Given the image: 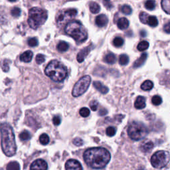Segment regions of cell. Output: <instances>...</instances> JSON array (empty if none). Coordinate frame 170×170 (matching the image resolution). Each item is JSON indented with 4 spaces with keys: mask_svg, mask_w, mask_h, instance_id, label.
Wrapping results in <instances>:
<instances>
[{
    "mask_svg": "<svg viewBox=\"0 0 170 170\" xmlns=\"http://www.w3.org/2000/svg\"><path fill=\"white\" fill-rule=\"evenodd\" d=\"M83 158L89 167L100 169L106 166L111 159V156L109 150L98 147L87 149L84 153Z\"/></svg>",
    "mask_w": 170,
    "mask_h": 170,
    "instance_id": "1",
    "label": "cell"
},
{
    "mask_svg": "<svg viewBox=\"0 0 170 170\" xmlns=\"http://www.w3.org/2000/svg\"><path fill=\"white\" fill-rule=\"evenodd\" d=\"M2 148L4 154L11 157L15 154L17 146L13 129L7 123L2 124L1 126Z\"/></svg>",
    "mask_w": 170,
    "mask_h": 170,
    "instance_id": "2",
    "label": "cell"
},
{
    "mask_svg": "<svg viewBox=\"0 0 170 170\" xmlns=\"http://www.w3.org/2000/svg\"><path fill=\"white\" fill-rule=\"evenodd\" d=\"M45 72L51 80L58 82L63 81L68 75L66 67L56 60L50 62L45 68Z\"/></svg>",
    "mask_w": 170,
    "mask_h": 170,
    "instance_id": "3",
    "label": "cell"
},
{
    "mask_svg": "<svg viewBox=\"0 0 170 170\" xmlns=\"http://www.w3.org/2000/svg\"><path fill=\"white\" fill-rule=\"evenodd\" d=\"M65 31L68 35L75 39L77 43H82L88 38V33L82 24L78 21H72L66 25Z\"/></svg>",
    "mask_w": 170,
    "mask_h": 170,
    "instance_id": "4",
    "label": "cell"
},
{
    "mask_svg": "<svg viewBox=\"0 0 170 170\" xmlns=\"http://www.w3.org/2000/svg\"><path fill=\"white\" fill-rule=\"evenodd\" d=\"M47 11L39 8H33L29 11L28 24L33 29H37L47 19Z\"/></svg>",
    "mask_w": 170,
    "mask_h": 170,
    "instance_id": "5",
    "label": "cell"
},
{
    "mask_svg": "<svg viewBox=\"0 0 170 170\" xmlns=\"http://www.w3.org/2000/svg\"><path fill=\"white\" fill-rule=\"evenodd\" d=\"M148 134V128L143 123L140 122H132L128 128V136L135 141L144 139Z\"/></svg>",
    "mask_w": 170,
    "mask_h": 170,
    "instance_id": "6",
    "label": "cell"
},
{
    "mask_svg": "<svg viewBox=\"0 0 170 170\" xmlns=\"http://www.w3.org/2000/svg\"><path fill=\"white\" fill-rule=\"evenodd\" d=\"M170 156L166 151L160 150L156 152L151 157V163L152 166L157 168L161 169L165 167L169 161Z\"/></svg>",
    "mask_w": 170,
    "mask_h": 170,
    "instance_id": "7",
    "label": "cell"
},
{
    "mask_svg": "<svg viewBox=\"0 0 170 170\" xmlns=\"http://www.w3.org/2000/svg\"><path fill=\"white\" fill-rule=\"evenodd\" d=\"M90 82H91V78L90 76L86 75L82 77L74 86L72 89V96L75 97H78L82 95L88 88Z\"/></svg>",
    "mask_w": 170,
    "mask_h": 170,
    "instance_id": "8",
    "label": "cell"
},
{
    "mask_svg": "<svg viewBox=\"0 0 170 170\" xmlns=\"http://www.w3.org/2000/svg\"><path fill=\"white\" fill-rule=\"evenodd\" d=\"M77 14V10L75 9H69L61 11L56 16V24H57L58 26L63 25V24H65L68 21L75 18Z\"/></svg>",
    "mask_w": 170,
    "mask_h": 170,
    "instance_id": "9",
    "label": "cell"
},
{
    "mask_svg": "<svg viewBox=\"0 0 170 170\" xmlns=\"http://www.w3.org/2000/svg\"><path fill=\"white\" fill-rule=\"evenodd\" d=\"M47 163L42 159L34 161L30 166V170H47Z\"/></svg>",
    "mask_w": 170,
    "mask_h": 170,
    "instance_id": "10",
    "label": "cell"
},
{
    "mask_svg": "<svg viewBox=\"0 0 170 170\" xmlns=\"http://www.w3.org/2000/svg\"><path fill=\"white\" fill-rule=\"evenodd\" d=\"M66 170H82V165L78 161L71 159L68 160L65 163Z\"/></svg>",
    "mask_w": 170,
    "mask_h": 170,
    "instance_id": "11",
    "label": "cell"
},
{
    "mask_svg": "<svg viewBox=\"0 0 170 170\" xmlns=\"http://www.w3.org/2000/svg\"><path fill=\"white\" fill-rule=\"evenodd\" d=\"M94 48L93 45H88V47L82 49L80 52H79L77 55V59L78 63H82L84 59L87 57V56L89 54V53L91 51V50Z\"/></svg>",
    "mask_w": 170,
    "mask_h": 170,
    "instance_id": "12",
    "label": "cell"
},
{
    "mask_svg": "<svg viewBox=\"0 0 170 170\" xmlns=\"http://www.w3.org/2000/svg\"><path fill=\"white\" fill-rule=\"evenodd\" d=\"M140 148L141 151H143L144 153L149 152L153 149V148H154V144H153L151 141L146 140L141 143Z\"/></svg>",
    "mask_w": 170,
    "mask_h": 170,
    "instance_id": "13",
    "label": "cell"
},
{
    "mask_svg": "<svg viewBox=\"0 0 170 170\" xmlns=\"http://www.w3.org/2000/svg\"><path fill=\"white\" fill-rule=\"evenodd\" d=\"M108 22H109V19H108L107 17L104 14L98 15L95 19L96 25L99 27H104L107 25Z\"/></svg>",
    "mask_w": 170,
    "mask_h": 170,
    "instance_id": "14",
    "label": "cell"
},
{
    "mask_svg": "<svg viewBox=\"0 0 170 170\" xmlns=\"http://www.w3.org/2000/svg\"><path fill=\"white\" fill-rule=\"evenodd\" d=\"M93 86L94 87L99 91L100 93H101L102 94H106L109 92V88L107 87H106L105 85H104L103 83L100 81H95L93 82Z\"/></svg>",
    "mask_w": 170,
    "mask_h": 170,
    "instance_id": "15",
    "label": "cell"
},
{
    "mask_svg": "<svg viewBox=\"0 0 170 170\" xmlns=\"http://www.w3.org/2000/svg\"><path fill=\"white\" fill-rule=\"evenodd\" d=\"M134 106L137 109H143L146 107V98L144 96H139L135 99L134 103Z\"/></svg>",
    "mask_w": 170,
    "mask_h": 170,
    "instance_id": "16",
    "label": "cell"
},
{
    "mask_svg": "<svg viewBox=\"0 0 170 170\" xmlns=\"http://www.w3.org/2000/svg\"><path fill=\"white\" fill-rule=\"evenodd\" d=\"M33 59V53L31 50H26L24 53H23L20 56V61L24 62V63H29Z\"/></svg>",
    "mask_w": 170,
    "mask_h": 170,
    "instance_id": "17",
    "label": "cell"
},
{
    "mask_svg": "<svg viewBox=\"0 0 170 170\" xmlns=\"http://www.w3.org/2000/svg\"><path fill=\"white\" fill-rule=\"evenodd\" d=\"M147 58H148V54L147 53H143L142 55H141L140 57L137 59L134 62V63L133 65L134 68H138L140 67L141 66H142L144 65V63H145V61H146Z\"/></svg>",
    "mask_w": 170,
    "mask_h": 170,
    "instance_id": "18",
    "label": "cell"
},
{
    "mask_svg": "<svg viewBox=\"0 0 170 170\" xmlns=\"http://www.w3.org/2000/svg\"><path fill=\"white\" fill-rule=\"evenodd\" d=\"M117 25L120 29H122V30L126 29L129 26V21L125 18H120L118 19L117 22Z\"/></svg>",
    "mask_w": 170,
    "mask_h": 170,
    "instance_id": "19",
    "label": "cell"
},
{
    "mask_svg": "<svg viewBox=\"0 0 170 170\" xmlns=\"http://www.w3.org/2000/svg\"><path fill=\"white\" fill-rule=\"evenodd\" d=\"M116 61V56L114 53H108L104 57V61L106 62V63L110 64V65H112V64L115 63Z\"/></svg>",
    "mask_w": 170,
    "mask_h": 170,
    "instance_id": "20",
    "label": "cell"
},
{
    "mask_svg": "<svg viewBox=\"0 0 170 170\" xmlns=\"http://www.w3.org/2000/svg\"><path fill=\"white\" fill-rule=\"evenodd\" d=\"M69 45L65 41H61L59 43V44L56 46V49L60 52H65L69 49Z\"/></svg>",
    "mask_w": 170,
    "mask_h": 170,
    "instance_id": "21",
    "label": "cell"
},
{
    "mask_svg": "<svg viewBox=\"0 0 170 170\" xmlns=\"http://www.w3.org/2000/svg\"><path fill=\"white\" fill-rule=\"evenodd\" d=\"M154 87V83H153L151 81H144L142 84L141 85V88L145 91H148V90H150Z\"/></svg>",
    "mask_w": 170,
    "mask_h": 170,
    "instance_id": "22",
    "label": "cell"
},
{
    "mask_svg": "<svg viewBox=\"0 0 170 170\" xmlns=\"http://www.w3.org/2000/svg\"><path fill=\"white\" fill-rule=\"evenodd\" d=\"M90 11H91L93 13H98L100 11V5L96 2H91L89 5Z\"/></svg>",
    "mask_w": 170,
    "mask_h": 170,
    "instance_id": "23",
    "label": "cell"
},
{
    "mask_svg": "<svg viewBox=\"0 0 170 170\" xmlns=\"http://www.w3.org/2000/svg\"><path fill=\"white\" fill-rule=\"evenodd\" d=\"M161 4L163 10L170 15V0H162Z\"/></svg>",
    "mask_w": 170,
    "mask_h": 170,
    "instance_id": "24",
    "label": "cell"
},
{
    "mask_svg": "<svg viewBox=\"0 0 170 170\" xmlns=\"http://www.w3.org/2000/svg\"><path fill=\"white\" fill-rule=\"evenodd\" d=\"M19 137L22 141H27L31 139V134L29 131H27V130H24V131L20 133Z\"/></svg>",
    "mask_w": 170,
    "mask_h": 170,
    "instance_id": "25",
    "label": "cell"
},
{
    "mask_svg": "<svg viewBox=\"0 0 170 170\" xmlns=\"http://www.w3.org/2000/svg\"><path fill=\"white\" fill-rule=\"evenodd\" d=\"M147 24H148L151 27H156L158 25V20L156 16H149V18L148 19V23Z\"/></svg>",
    "mask_w": 170,
    "mask_h": 170,
    "instance_id": "26",
    "label": "cell"
},
{
    "mask_svg": "<svg viewBox=\"0 0 170 170\" xmlns=\"http://www.w3.org/2000/svg\"><path fill=\"white\" fill-rule=\"evenodd\" d=\"M7 170H20V166L18 162H11L7 166Z\"/></svg>",
    "mask_w": 170,
    "mask_h": 170,
    "instance_id": "27",
    "label": "cell"
},
{
    "mask_svg": "<svg viewBox=\"0 0 170 170\" xmlns=\"http://www.w3.org/2000/svg\"><path fill=\"white\" fill-rule=\"evenodd\" d=\"M129 63V57L126 54H122L120 56L119 58V63L121 65H126Z\"/></svg>",
    "mask_w": 170,
    "mask_h": 170,
    "instance_id": "28",
    "label": "cell"
},
{
    "mask_svg": "<svg viewBox=\"0 0 170 170\" xmlns=\"http://www.w3.org/2000/svg\"><path fill=\"white\" fill-rule=\"evenodd\" d=\"M149 47V43L146 41H141L137 47V49L140 51H144V50H146V49H148Z\"/></svg>",
    "mask_w": 170,
    "mask_h": 170,
    "instance_id": "29",
    "label": "cell"
},
{
    "mask_svg": "<svg viewBox=\"0 0 170 170\" xmlns=\"http://www.w3.org/2000/svg\"><path fill=\"white\" fill-rule=\"evenodd\" d=\"M145 8L148 10H154L156 8V2L154 0H147L145 3Z\"/></svg>",
    "mask_w": 170,
    "mask_h": 170,
    "instance_id": "30",
    "label": "cell"
},
{
    "mask_svg": "<svg viewBox=\"0 0 170 170\" xmlns=\"http://www.w3.org/2000/svg\"><path fill=\"white\" fill-rule=\"evenodd\" d=\"M39 141L43 145H47L49 142V137L46 134H43L39 137Z\"/></svg>",
    "mask_w": 170,
    "mask_h": 170,
    "instance_id": "31",
    "label": "cell"
},
{
    "mask_svg": "<svg viewBox=\"0 0 170 170\" xmlns=\"http://www.w3.org/2000/svg\"><path fill=\"white\" fill-rule=\"evenodd\" d=\"M124 44V39L120 37H117L113 40V45L116 47H120Z\"/></svg>",
    "mask_w": 170,
    "mask_h": 170,
    "instance_id": "32",
    "label": "cell"
},
{
    "mask_svg": "<svg viewBox=\"0 0 170 170\" xmlns=\"http://www.w3.org/2000/svg\"><path fill=\"white\" fill-rule=\"evenodd\" d=\"M116 129L113 127V126H109L106 128V133L108 136L109 137H112L114 136V135L116 134Z\"/></svg>",
    "mask_w": 170,
    "mask_h": 170,
    "instance_id": "33",
    "label": "cell"
},
{
    "mask_svg": "<svg viewBox=\"0 0 170 170\" xmlns=\"http://www.w3.org/2000/svg\"><path fill=\"white\" fill-rule=\"evenodd\" d=\"M121 11L125 15H130L132 12V9L130 5H124L121 8Z\"/></svg>",
    "mask_w": 170,
    "mask_h": 170,
    "instance_id": "34",
    "label": "cell"
},
{
    "mask_svg": "<svg viewBox=\"0 0 170 170\" xmlns=\"http://www.w3.org/2000/svg\"><path fill=\"white\" fill-rule=\"evenodd\" d=\"M151 103L155 105V106H159L162 103V99L160 96L156 95V96H153V98L151 99Z\"/></svg>",
    "mask_w": 170,
    "mask_h": 170,
    "instance_id": "35",
    "label": "cell"
},
{
    "mask_svg": "<svg viewBox=\"0 0 170 170\" xmlns=\"http://www.w3.org/2000/svg\"><path fill=\"white\" fill-rule=\"evenodd\" d=\"M149 15L147 14L145 12H141L140 14V20L141 23H143L144 24H147L148 23V19L149 18Z\"/></svg>",
    "mask_w": 170,
    "mask_h": 170,
    "instance_id": "36",
    "label": "cell"
},
{
    "mask_svg": "<svg viewBox=\"0 0 170 170\" xmlns=\"http://www.w3.org/2000/svg\"><path fill=\"white\" fill-rule=\"evenodd\" d=\"M21 11L19 8H14L12 9V10L11 11V14L14 18H19V17L21 15Z\"/></svg>",
    "mask_w": 170,
    "mask_h": 170,
    "instance_id": "37",
    "label": "cell"
},
{
    "mask_svg": "<svg viewBox=\"0 0 170 170\" xmlns=\"http://www.w3.org/2000/svg\"><path fill=\"white\" fill-rule=\"evenodd\" d=\"M79 114L82 117H88L90 115V110L87 109V108H82L80 111H79Z\"/></svg>",
    "mask_w": 170,
    "mask_h": 170,
    "instance_id": "38",
    "label": "cell"
},
{
    "mask_svg": "<svg viewBox=\"0 0 170 170\" xmlns=\"http://www.w3.org/2000/svg\"><path fill=\"white\" fill-rule=\"evenodd\" d=\"M27 43H28V45H29L30 47H34L37 46L39 42H38L37 39L36 37H33V38L29 39V40H28Z\"/></svg>",
    "mask_w": 170,
    "mask_h": 170,
    "instance_id": "39",
    "label": "cell"
},
{
    "mask_svg": "<svg viewBox=\"0 0 170 170\" xmlns=\"http://www.w3.org/2000/svg\"><path fill=\"white\" fill-rule=\"evenodd\" d=\"M35 61H36V63L38 64V65H41L42 63H43L45 61V56L42 54H38L37 56H36V58H35Z\"/></svg>",
    "mask_w": 170,
    "mask_h": 170,
    "instance_id": "40",
    "label": "cell"
},
{
    "mask_svg": "<svg viewBox=\"0 0 170 170\" xmlns=\"http://www.w3.org/2000/svg\"><path fill=\"white\" fill-rule=\"evenodd\" d=\"M98 103L96 100H93L90 102V107L93 111H96L98 109Z\"/></svg>",
    "mask_w": 170,
    "mask_h": 170,
    "instance_id": "41",
    "label": "cell"
},
{
    "mask_svg": "<svg viewBox=\"0 0 170 170\" xmlns=\"http://www.w3.org/2000/svg\"><path fill=\"white\" fill-rule=\"evenodd\" d=\"M72 143L77 146H81L83 144V140L81 138H77L72 140Z\"/></svg>",
    "mask_w": 170,
    "mask_h": 170,
    "instance_id": "42",
    "label": "cell"
},
{
    "mask_svg": "<svg viewBox=\"0 0 170 170\" xmlns=\"http://www.w3.org/2000/svg\"><path fill=\"white\" fill-rule=\"evenodd\" d=\"M53 122L55 126H59L61 122V119L59 116H55L53 118Z\"/></svg>",
    "mask_w": 170,
    "mask_h": 170,
    "instance_id": "43",
    "label": "cell"
},
{
    "mask_svg": "<svg viewBox=\"0 0 170 170\" xmlns=\"http://www.w3.org/2000/svg\"><path fill=\"white\" fill-rule=\"evenodd\" d=\"M3 71L4 72H8L9 70V65L7 61H4L3 64V66H2Z\"/></svg>",
    "mask_w": 170,
    "mask_h": 170,
    "instance_id": "44",
    "label": "cell"
},
{
    "mask_svg": "<svg viewBox=\"0 0 170 170\" xmlns=\"http://www.w3.org/2000/svg\"><path fill=\"white\" fill-rule=\"evenodd\" d=\"M163 30L167 33H170V22H168L163 26Z\"/></svg>",
    "mask_w": 170,
    "mask_h": 170,
    "instance_id": "45",
    "label": "cell"
},
{
    "mask_svg": "<svg viewBox=\"0 0 170 170\" xmlns=\"http://www.w3.org/2000/svg\"><path fill=\"white\" fill-rule=\"evenodd\" d=\"M108 113V111L105 109H101L99 112H98V114L99 116H104Z\"/></svg>",
    "mask_w": 170,
    "mask_h": 170,
    "instance_id": "46",
    "label": "cell"
},
{
    "mask_svg": "<svg viewBox=\"0 0 170 170\" xmlns=\"http://www.w3.org/2000/svg\"><path fill=\"white\" fill-rule=\"evenodd\" d=\"M140 35H141V37H146V31L144 30H141L140 31Z\"/></svg>",
    "mask_w": 170,
    "mask_h": 170,
    "instance_id": "47",
    "label": "cell"
},
{
    "mask_svg": "<svg viewBox=\"0 0 170 170\" xmlns=\"http://www.w3.org/2000/svg\"><path fill=\"white\" fill-rule=\"evenodd\" d=\"M9 1L11 2H14L16 1V0H9Z\"/></svg>",
    "mask_w": 170,
    "mask_h": 170,
    "instance_id": "48",
    "label": "cell"
},
{
    "mask_svg": "<svg viewBox=\"0 0 170 170\" xmlns=\"http://www.w3.org/2000/svg\"><path fill=\"white\" fill-rule=\"evenodd\" d=\"M105 1H109V0H105Z\"/></svg>",
    "mask_w": 170,
    "mask_h": 170,
    "instance_id": "49",
    "label": "cell"
}]
</instances>
